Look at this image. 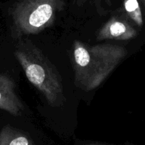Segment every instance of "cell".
Listing matches in <instances>:
<instances>
[{
	"instance_id": "7a4b0ae2",
	"label": "cell",
	"mask_w": 145,
	"mask_h": 145,
	"mask_svg": "<svg viewBox=\"0 0 145 145\" xmlns=\"http://www.w3.org/2000/svg\"><path fill=\"white\" fill-rule=\"evenodd\" d=\"M14 55L28 80L41 92L48 104L64 103L62 78L57 68L42 51L27 38H19Z\"/></svg>"
},
{
	"instance_id": "30bf717a",
	"label": "cell",
	"mask_w": 145,
	"mask_h": 145,
	"mask_svg": "<svg viewBox=\"0 0 145 145\" xmlns=\"http://www.w3.org/2000/svg\"><path fill=\"white\" fill-rule=\"evenodd\" d=\"M88 145H100V144H88Z\"/></svg>"
},
{
	"instance_id": "6da1fadb",
	"label": "cell",
	"mask_w": 145,
	"mask_h": 145,
	"mask_svg": "<svg viewBox=\"0 0 145 145\" xmlns=\"http://www.w3.org/2000/svg\"><path fill=\"white\" fill-rule=\"evenodd\" d=\"M127 54L126 48L120 45L112 43L90 45L75 40L72 59L75 86L85 91L95 89Z\"/></svg>"
},
{
	"instance_id": "277c9868",
	"label": "cell",
	"mask_w": 145,
	"mask_h": 145,
	"mask_svg": "<svg viewBox=\"0 0 145 145\" xmlns=\"http://www.w3.org/2000/svg\"><path fill=\"white\" fill-rule=\"evenodd\" d=\"M136 35V31L126 18L121 16H115L111 17L99 30L97 40H127L135 38Z\"/></svg>"
},
{
	"instance_id": "52a82bcc",
	"label": "cell",
	"mask_w": 145,
	"mask_h": 145,
	"mask_svg": "<svg viewBox=\"0 0 145 145\" xmlns=\"http://www.w3.org/2000/svg\"><path fill=\"white\" fill-rule=\"evenodd\" d=\"M124 8L127 15L139 26L143 25V17L138 0H124Z\"/></svg>"
},
{
	"instance_id": "3957f363",
	"label": "cell",
	"mask_w": 145,
	"mask_h": 145,
	"mask_svg": "<svg viewBox=\"0 0 145 145\" xmlns=\"http://www.w3.org/2000/svg\"><path fill=\"white\" fill-rule=\"evenodd\" d=\"M64 0H16L11 9V35L14 38L38 34L51 27Z\"/></svg>"
},
{
	"instance_id": "ba28073f",
	"label": "cell",
	"mask_w": 145,
	"mask_h": 145,
	"mask_svg": "<svg viewBox=\"0 0 145 145\" xmlns=\"http://www.w3.org/2000/svg\"><path fill=\"white\" fill-rule=\"evenodd\" d=\"M104 1H105V2L107 3V4H108V5H110L111 4V0H104Z\"/></svg>"
},
{
	"instance_id": "5b68a950",
	"label": "cell",
	"mask_w": 145,
	"mask_h": 145,
	"mask_svg": "<svg viewBox=\"0 0 145 145\" xmlns=\"http://www.w3.org/2000/svg\"><path fill=\"white\" fill-rule=\"evenodd\" d=\"M0 109L14 116H20L24 110V104L16 93L14 82L2 74H0Z\"/></svg>"
},
{
	"instance_id": "9c48e42d",
	"label": "cell",
	"mask_w": 145,
	"mask_h": 145,
	"mask_svg": "<svg viewBox=\"0 0 145 145\" xmlns=\"http://www.w3.org/2000/svg\"><path fill=\"white\" fill-rule=\"evenodd\" d=\"M141 1H142V4H143V7H144V10H145V0H141Z\"/></svg>"
},
{
	"instance_id": "8992f818",
	"label": "cell",
	"mask_w": 145,
	"mask_h": 145,
	"mask_svg": "<svg viewBox=\"0 0 145 145\" xmlns=\"http://www.w3.org/2000/svg\"><path fill=\"white\" fill-rule=\"evenodd\" d=\"M0 145H35L31 137L10 125H7L0 132Z\"/></svg>"
}]
</instances>
